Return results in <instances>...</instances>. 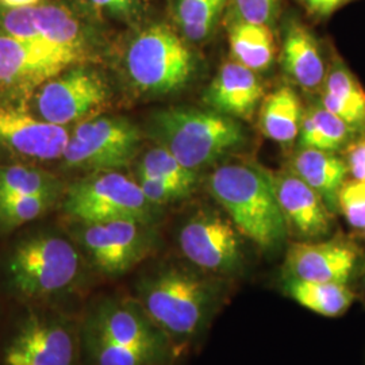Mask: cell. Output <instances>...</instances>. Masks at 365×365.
<instances>
[{"instance_id": "1", "label": "cell", "mask_w": 365, "mask_h": 365, "mask_svg": "<svg viewBox=\"0 0 365 365\" xmlns=\"http://www.w3.org/2000/svg\"><path fill=\"white\" fill-rule=\"evenodd\" d=\"M81 361L86 365H158L175 354L167 334L135 298L105 297L80 321Z\"/></svg>"}, {"instance_id": "2", "label": "cell", "mask_w": 365, "mask_h": 365, "mask_svg": "<svg viewBox=\"0 0 365 365\" xmlns=\"http://www.w3.org/2000/svg\"><path fill=\"white\" fill-rule=\"evenodd\" d=\"M90 268L68 233L39 229L19 237L1 262L6 287L30 304H49L76 292Z\"/></svg>"}, {"instance_id": "3", "label": "cell", "mask_w": 365, "mask_h": 365, "mask_svg": "<svg viewBox=\"0 0 365 365\" xmlns=\"http://www.w3.org/2000/svg\"><path fill=\"white\" fill-rule=\"evenodd\" d=\"M0 33L75 57L102 63L108 52L103 19L84 0H43L25 9H0Z\"/></svg>"}, {"instance_id": "4", "label": "cell", "mask_w": 365, "mask_h": 365, "mask_svg": "<svg viewBox=\"0 0 365 365\" xmlns=\"http://www.w3.org/2000/svg\"><path fill=\"white\" fill-rule=\"evenodd\" d=\"M135 299L173 346H182L206 327L220 300V287L180 267H163L143 276Z\"/></svg>"}, {"instance_id": "5", "label": "cell", "mask_w": 365, "mask_h": 365, "mask_svg": "<svg viewBox=\"0 0 365 365\" xmlns=\"http://www.w3.org/2000/svg\"><path fill=\"white\" fill-rule=\"evenodd\" d=\"M120 54L129 88L143 98H163L182 90L194 76L196 56L191 43L167 22L135 25Z\"/></svg>"}, {"instance_id": "6", "label": "cell", "mask_w": 365, "mask_h": 365, "mask_svg": "<svg viewBox=\"0 0 365 365\" xmlns=\"http://www.w3.org/2000/svg\"><path fill=\"white\" fill-rule=\"evenodd\" d=\"M207 185L237 230L259 248L274 250L284 244L289 230L268 170L227 163L211 172Z\"/></svg>"}, {"instance_id": "7", "label": "cell", "mask_w": 365, "mask_h": 365, "mask_svg": "<svg viewBox=\"0 0 365 365\" xmlns=\"http://www.w3.org/2000/svg\"><path fill=\"white\" fill-rule=\"evenodd\" d=\"M146 135L188 170H203L240 149L247 141L244 128L235 118L212 110L170 107L153 113Z\"/></svg>"}, {"instance_id": "8", "label": "cell", "mask_w": 365, "mask_h": 365, "mask_svg": "<svg viewBox=\"0 0 365 365\" xmlns=\"http://www.w3.org/2000/svg\"><path fill=\"white\" fill-rule=\"evenodd\" d=\"M58 207L68 221H138L156 225L161 207L145 196L141 187L120 170L78 176L66 184Z\"/></svg>"}, {"instance_id": "9", "label": "cell", "mask_w": 365, "mask_h": 365, "mask_svg": "<svg viewBox=\"0 0 365 365\" xmlns=\"http://www.w3.org/2000/svg\"><path fill=\"white\" fill-rule=\"evenodd\" d=\"M114 90L99 63H76L46 78L33 93L29 110L48 123L73 128L106 114Z\"/></svg>"}, {"instance_id": "10", "label": "cell", "mask_w": 365, "mask_h": 365, "mask_svg": "<svg viewBox=\"0 0 365 365\" xmlns=\"http://www.w3.org/2000/svg\"><path fill=\"white\" fill-rule=\"evenodd\" d=\"M141 143L143 131L130 119L106 113L72 128L58 170L78 176L120 170L140 156Z\"/></svg>"}, {"instance_id": "11", "label": "cell", "mask_w": 365, "mask_h": 365, "mask_svg": "<svg viewBox=\"0 0 365 365\" xmlns=\"http://www.w3.org/2000/svg\"><path fill=\"white\" fill-rule=\"evenodd\" d=\"M80 361V321L51 304H30L3 351L4 365H78Z\"/></svg>"}, {"instance_id": "12", "label": "cell", "mask_w": 365, "mask_h": 365, "mask_svg": "<svg viewBox=\"0 0 365 365\" xmlns=\"http://www.w3.org/2000/svg\"><path fill=\"white\" fill-rule=\"evenodd\" d=\"M66 233L90 268L107 277L126 274L157 248L155 225L138 221H68Z\"/></svg>"}, {"instance_id": "13", "label": "cell", "mask_w": 365, "mask_h": 365, "mask_svg": "<svg viewBox=\"0 0 365 365\" xmlns=\"http://www.w3.org/2000/svg\"><path fill=\"white\" fill-rule=\"evenodd\" d=\"M75 57L0 33V103L29 107L39 86Z\"/></svg>"}, {"instance_id": "14", "label": "cell", "mask_w": 365, "mask_h": 365, "mask_svg": "<svg viewBox=\"0 0 365 365\" xmlns=\"http://www.w3.org/2000/svg\"><path fill=\"white\" fill-rule=\"evenodd\" d=\"M233 222L214 210H199L184 222L178 235L182 256L199 269L233 274L242 268L244 252Z\"/></svg>"}, {"instance_id": "15", "label": "cell", "mask_w": 365, "mask_h": 365, "mask_svg": "<svg viewBox=\"0 0 365 365\" xmlns=\"http://www.w3.org/2000/svg\"><path fill=\"white\" fill-rule=\"evenodd\" d=\"M71 130L34 117L29 107L0 103V165L58 161Z\"/></svg>"}, {"instance_id": "16", "label": "cell", "mask_w": 365, "mask_h": 365, "mask_svg": "<svg viewBox=\"0 0 365 365\" xmlns=\"http://www.w3.org/2000/svg\"><path fill=\"white\" fill-rule=\"evenodd\" d=\"M363 250L346 237L292 244L284 261V277L352 284L363 268Z\"/></svg>"}, {"instance_id": "17", "label": "cell", "mask_w": 365, "mask_h": 365, "mask_svg": "<svg viewBox=\"0 0 365 365\" xmlns=\"http://www.w3.org/2000/svg\"><path fill=\"white\" fill-rule=\"evenodd\" d=\"M268 173L288 230L303 241L324 240L330 235L334 227V212L321 195L289 170H268Z\"/></svg>"}, {"instance_id": "18", "label": "cell", "mask_w": 365, "mask_h": 365, "mask_svg": "<svg viewBox=\"0 0 365 365\" xmlns=\"http://www.w3.org/2000/svg\"><path fill=\"white\" fill-rule=\"evenodd\" d=\"M262 99L264 87L256 72L237 61L225 63L203 93L210 110L235 119H249Z\"/></svg>"}, {"instance_id": "19", "label": "cell", "mask_w": 365, "mask_h": 365, "mask_svg": "<svg viewBox=\"0 0 365 365\" xmlns=\"http://www.w3.org/2000/svg\"><path fill=\"white\" fill-rule=\"evenodd\" d=\"M282 61L288 78L302 90L322 88L329 69L322 48L313 33L295 18H288L284 25Z\"/></svg>"}, {"instance_id": "20", "label": "cell", "mask_w": 365, "mask_h": 365, "mask_svg": "<svg viewBox=\"0 0 365 365\" xmlns=\"http://www.w3.org/2000/svg\"><path fill=\"white\" fill-rule=\"evenodd\" d=\"M321 92V105L341 118L357 135L364 134V87L339 58L329 66Z\"/></svg>"}, {"instance_id": "21", "label": "cell", "mask_w": 365, "mask_h": 365, "mask_svg": "<svg viewBox=\"0 0 365 365\" xmlns=\"http://www.w3.org/2000/svg\"><path fill=\"white\" fill-rule=\"evenodd\" d=\"M289 170L317 191L331 212H337V199L349 172L344 158L333 152L300 149L292 158Z\"/></svg>"}, {"instance_id": "22", "label": "cell", "mask_w": 365, "mask_h": 365, "mask_svg": "<svg viewBox=\"0 0 365 365\" xmlns=\"http://www.w3.org/2000/svg\"><path fill=\"white\" fill-rule=\"evenodd\" d=\"M227 38L235 61L255 72L272 66L276 43L272 27L226 16Z\"/></svg>"}, {"instance_id": "23", "label": "cell", "mask_w": 365, "mask_h": 365, "mask_svg": "<svg viewBox=\"0 0 365 365\" xmlns=\"http://www.w3.org/2000/svg\"><path fill=\"white\" fill-rule=\"evenodd\" d=\"M283 289L302 307L327 318L342 317L357 300V292L351 284L284 277Z\"/></svg>"}, {"instance_id": "24", "label": "cell", "mask_w": 365, "mask_h": 365, "mask_svg": "<svg viewBox=\"0 0 365 365\" xmlns=\"http://www.w3.org/2000/svg\"><path fill=\"white\" fill-rule=\"evenodd\" d=\"M168 1L172 25L191 45L203 43L212 37L230 4V0Z\"/></svg>"}, {"instance_id": "25", "label": "cell", "mask_w": 365, "mask_h": 365, "mask_svg": "<svg viewBox=\"0 0 365 365\" xmlns=\"http://www.w3.org/2000/svg\"><path fill=\"white\" fill-rule=\"evenodd\" d=\"M303 108L299 96L289 87H280L262 99L260 129L274 143L288 145L299 135Z\"/></svg>"}, {"instance_id": "26", "label": "cell", "mask_w": 365, "mask_h": 365, "mask_svg": "<svg viewBox=\"0 0 365 365\" xmlns=\"http://www.w3.org/2000/svg\"><path fill=\"white\" fill-rule=\"evenodd\" d=\"M356 133L341 118L334 115L324 106H310L303 113L300 123V149H318L325 152H339L356 138Z\"/></svg>"}, {"instance_id": "27", "label": "cell", "mask_w": 365, "mask_h": 365, "mask_svg": "<svg viewBox=\"0 0 365 365\" xmlns=\"http://www.w3.org/2000/svg\"><path fill=\"white\" fill-rule=\"evenodd\" d=\"M68 182L53 170L38 164L15 163L0 165V197L53 196L61 199Z\"/></svg>"}, {"instance_id": "28", "label": "cell", "mask_w": 365, "mask_h": 365, "mask_svg": "<svg viewBox=\"0 0 365 365\" xmlns=\"http://www.w3.org/2000/svg\"><path fill=\"white\" fill-rule=\"evenodd\" d=\"M134 176L152 178L161 182H172L194 191L197 172L188 170L170 152L158 145L145 150L137 157Z\"/></svg>"}, {"instance_id": "29", "label": "cell", "mask_w": 365, "mask_h": 365, "mask_svg": "<svg viewBox=\"0 0 365 365\" xmlns=\"http://www.w3.org/2000/svg\"><path fill=\"white\" fill-rule=\"evenodd\" d=\"M53 196H4L0 197V233H11L30 222L37 221L60 205Z\"/></svg>"}, {"instance_id": "30", "label": "cell", "mask_w": 365, "mask_h": 365, "mask_svg": "<svg viewBox=\"0 0 365 365\" xmlns=\"http://www.w3.org/2000/svg\"><path fill=\"white\" fill-rule=\"evenodd\" d=\"M84 3L102 19H111L129 26L144 21L148 10L146 0H84Z\"/></svg>"}, {"instance_id": "31", "label": "cell", "mask_w": 365, "mask_h": 365, "mask_svg": "<svg viewBox=\"0 0 365 365\" xmlns=\"http://www.w3.org/2000/svg\"><path fill=\"white\" fill-rule=\"evenodd\" d=\"M337 209L346 223L357 232L365 229V182L346 179L337 199Z\"/></svg>"}, {"instance_id": "32", "label": "cell", "mask_w": 365, "mask_h": 365, "mask_svg": "<svg viewBox=\"0 0 365 365\" xmlns=\"http://www.w3.org/2000/svg\"><path fill=\"white\" fill-rule=\"evenodd\" d=\"M280 13V0H230L226 16L274 29Z\"/></svg>"}, {"instance_id": "33", "label": "cell", "mask_w": 365, "mask_h": 365, "mask_svg": "<svg viewBox=\"0 0 365 365\" xmlns=\"http://www.w3.org/2000/svg\"><path fill=\"white\" fill-rule=\"evenodd\" d=\"M345 163L349 176L356 180L365 182V133L359 138H354L345 148Z\"/></svg>"}, {"instance_id": "34", "label": "cell", "mask_w": 365, "mask_h": 365, "mask_svg": "<svg viewBox=\"0 0 365 365\" xmlns=\"http://www.w3.org/2000/svg\"><path fill=\"white\" fill-rule=\"evenodd\" d=\"M304 10L317 19H327L357 0H299Z\"/></svg>"}, {"instance_id": "35", "label": "cell", "mask_w": 365, "mask_h": 365, "mask_svg": "<svg viewBox=\"0 0 365 365\" xmlns=\"http://www.w3.org/2000/svg\"><path fill=\"white\" fill-rule=\"evenodd\" d=\"M43 0H0V9H9V10L25 9V7L37 6Z\"/></svg>"}, {"instance_id": "36", "label": "cell", "mask_w": 365, "mask_h": 365, "mask_svg": "<svg viewBox=\"0 0 365 365\" xmlns=\"http://www.w3.org/2000/svg\"><path fill=\"white\" fill-rule=\"evenodd\" d=\"M363 268H364V269L361 271V292L364 294L365 297V264Z\"/></svg>"}, {"instance_id": "37", "label": "cell", "mask_w": 365, "mask_h": 365, "mask_svg": "<svg viewBox=\"0 0 365 365\" xmlns=\"http://www.w3.org/2000/svg\"><path fill=\"white\" fill-rule=\"evenodd\" d=\"M361 235H363V238L365 240V229L363 230V232H361Z\"/></svg>"}]
</instances>
